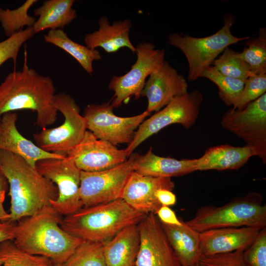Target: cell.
<instances>
[{"instance_id": "1", "label": "cell", "mask_w": 266, "mask_h": 266, "mask_svg": "<svg viewBox=\"0 0 266 266\" xmlns=\"http://www.w3.org/2000/svg\"><path fill=\"white\" fill-rule=\"evenodd\" d=\"M24 54L22 69L10 72L0 84V120L7 112L28 109L36 112V125L45 129L57 118L56 88L50 77L29 67L26 48Z\"/></svg>"}, {"instance_id": "2", "label": "cell", "mask_w": 266, "mask_h": 266, "mask_svg": "<svg viewBox=\"0 0 266 266\" xmlns=\"http://www.w3.org/2000/svg\"><path fill=\"white\" fill-rule=\"evenodd\" d=\"M0 169L8 183L11 222L34 215L58 197L56 186L18 155L0 150Z\"/></svg>"}, {"instance_id": "3", "label": "cell", "mask_w": 266, "mask_h": 266, "mask_svg": "<svg viewBox=\"0 0 266 266\" xmlns=\"http://www.w3.org/2000/svg\"><path fill=\"white\" fill-rule=\"evenodd\" d=\"M61 216L48 205L21 220L15 226L14 243L29 253L64 263L84 240L63 229Z\"/></svg>"}, {"instance_id": "4", "label": "cell", "mask_w": 266, "mask_h": 266, "mask_svg": "<svg viewBox=\"0 0 266 266\" xmlns=\"http://www.w3.org/2000/svg\"><path fill=\"white\" fill-rule=\"evenodd\" d=\"M147 215L120 199L82 207L63 218L61 226L67 233L84 240L104 242L123 229L137 225Z\"/></svg>"}, {"instance_id": "5", "label": "cell", "mask_w": 266, "mask_h": 266, "mask_svg": "<svg viewBox=\"0 0 266 266\" xmlns=\"http://www.w3.org/2000/svg\"><path fill=\"white\" fill-rule=\"evenodd\" d=\"M185 223L199 233L241 227L262 229L266 226V205L262 204L259 194L252 192L220 206H202L197 210L192 219Z\"/></svg>"}, {"instance_id": "6", "label": "cell", "mask_w": 266, "mask_h": 266, "mask_svg": "<svg viewBox=\"0 0 266 266\" xmlns=\"http://www.w3.org/2000/svg\"><path fill=\"white\" fill-rule=\"evenodd\" d=\"M234 22L232 15H226L221 29L205 37L175 33L169 34L168 43L181 50L187 59L189 80L195 81L200 78L203 71L211 66L218 55L230 45L250 38L248 36L238 37L232 34L231 29Z\"/></svg>"}, {"instance_id": "7", "label": "cell", "mask_w": 266, "mask_h": 266, "mask_svg": "<svg viewBox=\"0 0 266 266\" xmlns=\"http://www.w3.org/2000/svg\"><path fill=\"white\" fill-rule=\"evenodd\" d=\"M54 104L64 115V122L57 127L43 129L34 133L33 139L42 150L66 157L84 137L87 129L86 123L80 114L78 105L68 94H56Z\"/></svg>"}, {"instance_id": "8", "label": "cell", "mask_w": 266, "mask_h": 266, "mask_svg": "<svg viewBox=\"0 0 266 266\" xmlns=\"http://www.w3.org/2000/svg\"><path fill=\"white\" fill-rule=\"evenodd\" d=\"M202 101V94L194 90L175 98L164 108L144 120L125 149L128 157L141 143L168 126L179 124L186 129L190 128L198 118Z\"/></svg>"}, {"instance_id": "9", "label": "cell", "mask_w": 266, "mask_h": 266, "mask_svg": "<svg viewBox=\"0 0 266 266\" xmlns=\"http://www.w3.org/2000/svg\"><path fill=\"white\" fill-rule=\"evenodd\" d=\"M135 49L137 59L130 70L123 75L113 76L109 82L108 87L114 93L110 101L113 108L128 102L132 96L138 99L146 78L165 61V50L156 49L152 43H140Z\"/></svg>"}, {"instance_id": "10", "label": "cell", "mask_w": 266, "mask_h": 266, "mask_svg": "<svg viewBox=\"0 0 266 266\" xmlns=\"http://www.w3.org/2000/svg\"><path fill=\"white\" fill-rule=\"evenodd\" d=\"M221 125L253 148L266 164V93L242 109H229L223 115Z\"/></svg>"}, {"instance_id": "11", "label": "cell", "mask_w": 266, "mask_h": 266, "mask_svg": "<svg viewBox=\"0 0 266 266\" xmlns=\"http://www.w3.org/2000/svg\"><path fill=\"white\" fill-rule=\"evenodd\" d=\"M35 168L58 189V197L51 206L61 216L71 214L83 206L80 198L81 170L69 158H48L38 161Z\"/></svg>"}, {"instance_id": "12", "label": "cell", "mask_w": 266, "mask_h": 266, "mask_svg": "<svg viewBox=\"0 0 266 266\" xmlns=\"http://www.w3.org/2000/svg\"><path fill=\"white\" fill-rule=\"evenodd\" d=\"M135 153L113 168L96 172H80V198L84 207L122 199L128 179L134 171Z\"/></svg>"}, {"instance_id": "13", "label": "cell", "mask_w": 266, "mask_h": 266, "mask_svg": "<svg viewBox=\"0 0 266 266\" xmlns=\"http://www.w3.org/2000/svg\"><path fill=\"white\" fill-rule=\"evenodd\" d=\"M110 101L100 104H90L83 115L87 129L98 139L114 145L131 143L136 129L150 113L145 111L138 115L123 117L113 112Z\"/></svg>"}, {"instance_id": "14", "label": "cell", "mask_w": 266, "mask_h": 266, "mask_svg": "<svg viewBox=\"0 0 266 266\" xmlns=\"http://www.w3.org/2000/svg\"><path fill=\"white\" fill-rule=\"evenodd\" d=\"M139 247L135 266H181L155 214L138 224Z\"/></svg>"}, {"instance_id": "15", "label": "cell", "mask_w": 266, "mask_h": 266, "mask_svg": "<svg viewBox=\"0 0 266 266\" xmlns=\"http://www.w3.org/2000/svg\"><path fill=\"white\" fill-rule=\"evenodd\" d=\"M81 171L96 172L113 168L127 159L126 149H119L106 141L98 139L89 131L67 154Z\"/></svg>"}, {"instance_id": "16", "label": "cell", "mask_w": 266, "mask_h": 266, "mask_svg": "<svg viewBox=\"0 0 266 266\" xmlns=\"http://www.w3.org/2000/svg\"><path fill=\"white\" fill-rule=\"evenodd\" d=\"M188 85L184 76L165 60L161 66L146 81L140 97L148 101L147 111L157 112L175 98L187 94Z\"/></svg>"}, {"instance_id": "17", "label": "cell", "mask_w": 266, "mask_h": 266, "mask_svg": "<svg viewBox=\"0 0 266 266\" xmlns=\"http://www.w3.org/2000/svg\"><path fill=\"white\" fill-rule=\"evenodd\" d=\"M174 186L171 178L144 175L134 171L127 181L122 199L136 210L155 214L161 206L156 192L160 189L172 191Z\"/></svg>"}, {"instance_id": "18", "label": "cell", "mask_w": 266, "mask_h": 266, "mask_svg": "<svg viewBox=\"0 0 266 266\" xmlns=\"http://www.w3.org/2000/svg\"><path fill=\"white\" fill-rule=\"evenodd\" d=\"M261 229L250 227L211 229L200 233L201 256L241 250L252 243Z\"/></svg>"}, {"instance_id": "19", "label": "cell", "mask_w": 266, "mask_h": 266, "mask_svg": "<svg viewBox=\"0 0 266 266\" xmlns=\"http://www.w3.org/2000/svg\"><path fill=\"white\" fill-rule=\"evenodd\" d=\"M17 119L18 114L14 112H7L2 115L0 120V150L20 156L34 168L39 160L66 157L45 151L25 137L17 128Z\"/></svg>"}, {"instance_id": "20", "label": "cell", "mask_w": 266, "mask_h": 266, "mask_svg": "<svg viewBox=\"0 0 266 266\" xmlns=\"http://www.w3.org/2000/svg\"><path fill=\"white\" fill-rule=\"evenodd\" d=\"M99 28L85 35L86 46L92 49L102 48L108 53H114L122 48H129L135 53V47L130 39L132 22L129 19L116 21L110 24L106 17L99 21Z\"/></svg>"}, {"instance_id": "21", "label": "cell", "mask_w": 266, "mask_h": 266, "mask_svg": "<svg viewBox=\"0 0 266 266\" xmlns=\"http://www.w3.org/2000/svg\"><path fill=\"white\" fill-rule=\"evenodd\" d=\"M253 156H257L252 147L220 145L207 149L196 159V171L233 170L243 166Z\"/></svg>"}, {"instance_id": "22", "label": "cell", "mask_w": 266, "mask_h": 266, "mask_svg": "<svg viewBox=\"0 0 266 266\" xmlns=\"http://www.w3.org/2000/svg\"><path fill=\"white\" fill-rule=\"evenodd\" d=\"M134 171L142 175L171 178L196 171V159L177 160L155 154L151 147L143 155L136 154Z\"/></svg>"}, {"instance_id": "23", "label": "cell", "mask_w": 266, "mask_h": 266, "mask_svg": "<svg viewBox=\"0 0 266 266\" xmlns=\"http://www.w3.org/2000/svg\"><path fill=\"white\" fill-rule=\"evenodd\" d=\"M161 223L181 266H194L198 264L201 257L200 233L184 221L180 226Z\"/></svg>"}, {"instance_id": "24", "label": "cell", "mask_w": 266, "mask_h": 266, "mask_svg": "<svg viewBox=\"0 0 266 266\" xmlns=\"http://www.w3.org/2000/svg\"><path fill=\"white\" fill-rule=\"evenodd\" d=\"M137 225L127 227L110 239L103 242L106 266H132L139 247Z\"/></svg>"}, {"instance_id": "25", "label": "cell", "mask_w": 266, "mask_h": 266, "mask_svg": "<svg viewBox=\"0 0 266 266\" xmlns=\"http://www.w3.org/2000/svg\"><path fill=\"white\" fill-rule=\"evenodd\" d=\"M74 0H48L34 10L38 16L33 29L34 33L49 29H61L71 22L77 16L72 5Z\"/></svg>"}, {"instance_id": "26", "label": "cell", "mask_w": 266, "mask_h": 266, "mask_svg": "<svg viewBox=\"0 0 266 266\" xmlns=\"http://www.w3.org/2000/svg\"><path fill=\"white\" fill-rule=\"evenodd\" d=\"M45 42L51 43L65 51L74 58L89 74L93 72V63L101 59L99 51L71 40L62 29L50 30L44 35Z\"/></svg>"}, {"instance_id": "27", "label": "cell", "mask_w": 266, "mask_h": 266, "mask_svg": "<svg viewBox=\"0 0 266 266\" xmlns=\"http://www.w3.org/2000/svg\"><path fill=\"white\" fill-rule=\"evenodd\" d=\"M200 77L207 78L218 88V96L224 103L233 107L238 101L243 91L245 80L225 75L217 71L212 66L205 69Z\"/></svg>"}, {"instance_id": "28", "label": "cell", "mask_w": 266, "mask_h": 266, "mask_svg": "<svg viewBox=\"0 0 266 266\" xmlns=\"http://www.w3.org/2000/svg\"><path fill=\"white\" fill-rule=\"evenodd\" d=\"M1 266H51L53 262L49 258L33 255L18 247L9 240L0 244Z\"/></svg>"}, {"instance_id": "29", "label": "cell", "mask_w": 266, "mask_h": 266, "mask_svg": "<svg viewBox=\"0 0 266 266\" xmlns=\"http://www.w3.org/2000/svg\"><path fill=\"white\" fill-rule=\"evenodd\" d=\"M238 56L249 66L253 75L266 73V29L261 28L257 37L248 39Z\"/></svg>"}, {"instance_id": "30", "label": "cell", "mask_w": 266, "mask_h": 266, "mask_svg": "<svg viewBox=\"0 0 266 266\" xmlns=\"http://www.w3.org/2000/svg\"><path fill=\"white\" fill-rule=\"evenodd\" d=\"M61 266H106L103 242L84 240Z\"/></svg>"}, {"instance_id": "31", "label": "cell", "mask_w": 266, "mask_h": 266, "mask_svg": "<svg viewBox=\"0 0 266 266\" xmlns=\"http://www.w3.org/2000/svg\"><path fill=\"white\" fill-rule=\"evenodd\" d=\"M37 0H27L22 5L15 9H3L0 7V23L5 35L9 37L23 28L33 27L35 19L28 14L31 6Z\"/></svg>"}, {"instance_id": "32", "label": "cell", "mask_w": 266, "mask_h": 266, "mask_svg": "<svg viewBox=\"0 0 266 266\" xmlns=\"http://www.w3.org/2000/svg\"><path fill=\"white\" fill-rule=\"evenodd\" d=\"M221 73L231 77L246 80L252 75L249 66L238 55V52L227 47L212 63Z\"/></svg>"}, {"instance_id": "33", "label": "cell", "mask_w": 266, "mask_h": 266, "mask_svg": "<svg viewBox=\"0 0 266 266\" xmlns=\"http://www.w3.org/2000/svg\"><path fill=\"white\" fill-rule=\"evenodd\" d=\"M32 27L22 30L0 42V66L11 59L16 63L22 45L34 35Z\"/></svg>"}, {"instance_id": "34", "label": "cell", "mask_w": 266, "mask_h": 266, "mask_svg": "<svg viewBox=\"0 0 266 266\" xmlns=\"http://www.w3.org/2000/svg\"><path fill=\"white\" fill-rule=\"evenodd\" d=\"M266 93V73L250 76L245 80L241 94L233 108L242 109Z\"/></svg>"}, {"instance_id": "35", "label": "cell", "mask_w": 266, "mask_h": 266, "mask_svg": "<svg viewBox=\"0 0 266 266\" xmlns=\"http://www.w3.org/2000/svg\"><path fill=\"white\" fill-rule=\"evenodd\" d=\"M248 266H266V228L262 229L251 245L243 252Z\"/></svg>"}, {"instance_id": "36", "label": "cell", "mask_w": 266, "mask_h": 266, "mask_svg": "<svg viewBox=\"0 0 266 266\" xmlns=\"http://www.w3.org/2000/svg\"><path fill=\"white\" fill-rule=\"evenodd\" d=\"M243 251L201 256L199 266H248L243 255Z\"/></svg>"}, {"instance_id": "37", "label": "cell", "mask_w": 266, "mask_h": 266, "mask_svg": "<svg viewBox=\"0 0 266 266\" xmlns=\"http://www.w3.org/2000/svg\"><path fill=\"white\" fill-rule=\"evenodd\" d=\"M155 215L163 224L169 225L180 226L183 221L178 218L174 211L169 206L161 205Z\"/></svg>"}, {"instance_id": "38", "label": "cell", "mask_w": 266, "mask_h": 266, "mask_svg": "<svg viewBox=\"0 0 266 266\" xmlns=\"http://www.w3.org/2000/svg\"><path fill=\"white\" fill-rule=\"evenodd\" d=\"M8 189L7 180L0 169V220L1 221L9 220V214L6 211L3 206L6 193Z\"/></svg>"}, {"instance_id": "39", "label": "cell", "mask_w": 266, "mask_h": 266, "mask_svg": "<svg viewBox=\"0 0 266 266\" xmlns=\"http://www.w3.org/2000/svg\"><path fill=\"white\" fill-rule=\"evenodd\" d=\"M16 225L15 222L0 220V244L7 240H13Z\"/></svg>"}, {"instance_id": "40", "label": "cell", "mask_w": 266, "mask_h": 266, "mask_svg": "<svg viewBox=\"0 0 266 266\" xmlns=\"http://www.w3.org/2000/svg\"><path fill=\"white\" fill-rule=\"evenodd\" d=\"M156 197L161 205L169 206L174 205L176 202L175 195L168 189H159L156 193Z\"/></svg>"}, {"instance_id": "41", "label": "cell", "mask_w": 266, "mask_h": 266, "mask_svg": "<svg viewBox=\"0 0 266 266\" xmlns=\"http://www.w3.org/2000/svg\"><path fill=\"white\" fill-rule=\"evenodd\" d=\"M51 266H61V265L53 263V264Z\"/></svg>"}, {"instance_id": "42", "label": "cell", "mask_w": 266, "mask_h": 266, "mask_svg": "<svg viewBox=\"0 0 266 266\" xmlns=\"http://www.w3.org/2000/svg\"><path fill=\"white\" fill-rule=\"evenodd\" d=\"M1 265H2V261H1L0 259V266H1Z\"/></svg>"}, {"instance_id": "43", "label": "cell", "mask_w": 266, "mask_h": 266, "mask_svg": "<svg viewBox=\"0 0 266 266\" xmlns=\"http://www.w3.org/2000/svg\"><path fill=\"white\" fill-rule=\"evenodd\" d=\"M199 266V264H197V265H195V266Z\"/></svg>"}, {"instance_id": "44", "label": "cell", "mask_w": 266, "mask_h": 266, "mask_svg": "<svg viewBox=\"0 0 266 266\" xmlns=\"http://www.w3.org/2000/svg\"><path fill=\"white\" fill-rule=\"evenodd\" d=\"M132 266H134V264H133V265H132Z\"/></svg>"}]
</instances>
